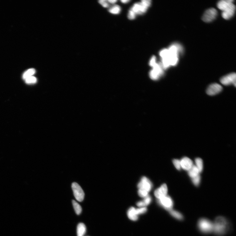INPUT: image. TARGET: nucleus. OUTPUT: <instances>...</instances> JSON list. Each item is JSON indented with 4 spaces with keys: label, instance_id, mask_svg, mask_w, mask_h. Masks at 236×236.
Returning <instances> with one entry per match:
<instances>
[{
    "label": "nucleus",
    "instance_id": "nucleus-1",
    "mask_svg": "<svg viewBox=\"0 0 236 236\" xmlns=\"http://www.w3.org/2000/svg\"><path fill=\"white\" fill-rule=\"evenodd\" d=\"M231 229V225L226 218L219 216L215 219L214 223V232L219 236L225 235Z\"/></svg>",
    "mask_w": 236,
    "mask_h": 236
},
{
    "label": "nucleus",
    "instance_id": "nucleus-2",
    "mask_svg": "<svg viewBox=\"0 0 236 236\" xmlns=\"http://www.w3.org/2000/svg\"><path fill=\"white\" fill-rule=\"evenodd\" d=\"M233 2L232 0H223L218 3V7L222 11V17L224 19H230L234 14L235 7Z\"/></svg>",
    "mask_w": 236,
    "mask_h": 236
},
{
    "label": "nucleus",
    "instance_id": "nucleus-3",
    "mask_svg": "<svg viewBox=\"0 0 236 236\" xmlns=\"http://www.w3.org/2000/svg\"><path fill=\"white\" fill-rule=\"evenodd\" d=\"M137 187L139 196L141 198H144L149 195L148 194L152 188V185L150 180L146 177L141 178Z\"/></svg>",
    "mask_w": 236,
    "mask_h": 236
},
{
    "label": "nucleus",
    "instance_id": "nucleus-4",
    "mask_svg": "<svg viewBox=\"0 0 236 236\" xmlns=\"http://www.w3.org/2000/svg\"><path fill=\"white\" fill-rule=\"evenodd\" d=\"M198 227L199 231L203 233L208 234L213 232L214 223L206 218H201L199 220Z\"/></svg>",
    "mask_w": 236,
    "mask_h": 236
},
{
    "label": "nucleus",
    "instance_id": "nucleus-5",
    "mask_svg": "<svg viewBox=\"0 0 236 236\" xmlns=\"http://www.w3.org/2000/svg\"><path fill=\"white\" fill-rule=\"evenodd\" d=\"M72 188L74 196L77 200L80 202L83 201L85 194L83 190L80 185L76 182L73 183Z\"/></svg>",
    "mask_w": 236,
    "mask_h": 236
},
{
    "label": "nucleus",
    "instance_id": "nucleus-6",
    "mask_svg": "<svg viewBox=\"0 0 236 236\" xmlns=\"http://www.w3.org/2000/svg\"><path fill=\"white\" fill-rule=\"evenodd\" d=\"M153 67V69L150 72V76L152 79H157L163 74L164 68L161 63H157Z\"/></svg>",
    "mask_w": 236,
    "mask_h": 236
},
{
    "label": "nucleus",
    "instance_id": "nucleus-7",
    "mask_svg": "<svg viewBox=\"0 0 236 236\" xmlns=\"http://www.w3.org/2000/svg\"><path fill=\"white\" fill-rule=\"evenodd\" d=\"M158 202L160 206L166 210L169 211L173 209V202L170 196L167 195L158 199Z\"/></svg>",
    "mask_w": 236,
    "mask_h": 236
},
{
    "label": "nucleus",
    "instance_id": "nucleus-8",
    "mask_svg": "<svg viewBox=\"0 0 236 236\" xmlns=\"http://www.w3.org/2000/svg\"><path fill=\"white\" fill-rule=\"evenodd\" d=\"M217 15V12L213 8L208 9L204 13L202 17L203 21L206 22H212L215 19Z\"/></svg>",
    "mask_w": 236,
    "mask_h": 236
},
{
    "label": "nucleus",
    "instance_id": "nucleus-9",
    "mask_svg": "<svg viewBox=\"0 0 236 236\" xmlns=\"http://www.w3.org/2000/svg\"><path fill=\"white\" fill-rule=\"evenodd\" d=\"M221 81L222 84L225 85H229L231 84L236 86V75L235 73L226 75L222 78Z\"/></svg>",
    "mask_w": 236,
    "mask_h": 236
},
{
    "label": "nucleus",
    "instance_id": "nucleus-10",
    "mask_svg": "<svg viewBox=\"0 0 236 236\" xmlns=\"http://www.w3.org/2000/svg\"><path fill=\"white\" fill-rule=\"evenodd\" d=\"M222 90V86L217 83H214L210 85L207 89V92L208 95H213L217 94L221 92Z\"/></svg>",
    "mask_w": 236,
    "mask_h": 236
},
{
    "label": "nucleus",
    "instance_id": "nucleus-11",
    "mask_svg": "<svg viewBox=\"0 0 236 236\" xmlns=\"http://www.w3.org/2000/svg\"><path fill=\"white\" fill-rule=\"evenodd\" d=\"M168 190L165 184L162 185L161 187L155 190L154 194L158 199L167 196Z\"/></svg>",
    "mask_w": 236,
    "mask_h": 236
},
{
    "label": "nucleus",
    "instance_id": "nucleus-12",
    "mask_svg": "<svg viewBox=\"0 0 236 236\" xmlns=\"http://www.w3.org/2000/svg\"><path fill=\"white\" fill-rule=\"evenodd\" d=\"M181 168L185 170L188 171L193 166L192 160L187 157H184L180 160Z\"/></svg>",
    "mask_w": 236,
    "mask_h": 236
},
{
    "label": "nucleus",
    "instance_id": "nucleus-13",
    "mask_svg": "<svg viewBox=\"0 0 236 236\" xmlns=\"http://www.w3.org/2000/svg\"><path fill=\"white\" fill-rule=\"evenodd\" d=\"M128 218L131 221H136L138 219L139 215L137 214L136 208L133 207H130L127 212Z\"/></svg>",
    "mask_w": 236,
    "mask_h": 236
},
{
    "label": "nucleus",
    "instance_id": "nucleus-14",
    "mask_svg": "<svg viewBox=\"0 0 236 236\" xmlns=\"http://www.w3.org/2000/svg\"><path fill=\"white\" fill-rule=\"evenodd\" d=\"M144 198L143 200L138 202L136 204L137 206L139 208L146 207V206L149 205L152 201V198L149 195Z\"/></svg>",
    "mask_w": 236,
    "mask_h": 236
},
{
    "label": "nucleus",
    "instance_id": "nucleus-15",
    "mask_svg": "<svg viewBox=\"0 0 236 236\" xmlns=\"http://www.w3.org/2000/svg\"><path fill=\"white\" fill-rule=\"evenodd\" d=\"M86 228L84 223H79L77 226V236H84L86 233Z\"/></svg>",
    "mask_w": 236,
    "mask_h": 236
},
{
    "label": "nucleus",
    "instance_id": "nucleus-16",
    "mask_svg": "<svg viewBox=\"0 0 236 236\" xmlns=\"http://www.w3.org/2000/svg\"><path fill=\"white\" fill-rule=\"evenodd\" d=\"M169 211L171 216L176 219L180 221H183L184 219L183 215L178 211L172 209Z\"/></svg>",
    "mask_w": 236,
    "mask_h": 236
},
{
    "label": "nucleus",
    "instance_id": "nucleus-17",
    "mask_svg": "<svg viewBox=\"0 0 236 236\" xmlns=\"http://www.w3.org/2000/svg\"><path fill=\"white\" fill-rule=\"evenodd\" d=\"M188 171L189 176L192 178L199 175V174L200 173L198 168L196 165H194Z\"/></svg>",
    "mask_w": 236,
    "mask_h": 236
},
{
    "label": "nucleus",
    "instance_id": "nucleus-18",
    "mask_svg": "<svg viewBox=\"0 0 236 236\" xmlns=\"http://www.w3.org/2000/svg\"><path fill=\"white\" fill-rule=\"evenodd\" d=\"M72 204L76 214L77 215L81 214L82 211V208L81 206L74 200L72 201Z\"/></svg>",
    "mask_w": 236,
    "mask_h": 236
},
{
    "label": "nucleus",
    "instance_id": "nucleus-19",
    "mask_svg": "<svg viewBox=\"0 0 236 236\" xmlns=\"http://www.w3.org/2000/svg\"><path fill=\"white\" fill-rule=\"evenodd\" d=\"M36 70L34 69H30L26 71L24 73L23 75V78L24 80L32 76V75L35 74Z\"/></svg>",
    "mask_w": 236,
    "mask_h": 236
},
{
    "label": "nucleus",
    "instance_id": "nucleus-20",
    "mask_svg": "<svg viewBox=\"0 0 236 236\" xmlns=\"http://www.w3.org/2000/svg\"><path fill=\"white\" fill-rule=\"evenodd\" d=\"M195 162L196 166L198 169L199 172H201L203 170V167L202 160L200 158H196L195 160Z\"/></svg>",
    "mask_w": 236,
    "mask_h": 236
},
{
    "label": "nucleus",
    "instance_id": "nucleus-21",
    "mask_svg": "<svg viewBox=\"0 0 236 236\" xmlns=\"http://www.w3.org/2000/svg\"><path fill=\"white\" fill-rule=\"evenodd\" d=\"M109 11L110 13L113 14H118L120 12L121 8L118 5H114L110 8Z\"/></svg>",
    "mask_w": 236,
    "mask_h": 236
},
{
    "label": "nucleus",
    "instance_id": "nucleus-22",
    "mask_svg": "<svg viewBox=\"0 0 236 236\" xmlns=\"http://www.w3.org/2000/svg\"><path fill=\"white\" fill-rule=\"evenodd\" d=\"M141 3H137L134 4L131 9L136 14L140 15Z\"/></svg>",
    "mask_w": 236,
    "mask_h": 236
},
{
    "label": "nucleus",
    "instance_id": "nucleus-23",
    "mask_svg": "<svg viewBox=\"0 0 236 236\" xmlns=\"http://www.w3.org/2000/svg\"><path fill=\"white\" fill-rule=\"evenodd\" d=\"M25 80L26 83L29 84L35 83L37 81L36 78L33 76L30 77Z\"/></svg>",
    "mask_w": 236,
    "mask_h": 236
},
{
    "label": "nucleus",
    "instance_id": "nucleus-24",
    "mask_svg": "<svg viewBox=\"0 0 236 236\" xmlns=\"http://www.w3.org/2000/svg\"><path fill=\"white\" fill-rule=\"evenodd\" d=\"M200 175H199L195 177L192 178V182H193V184L195 185L198 186L200 183Z\"/></svg>",
    "mask_w": 236,
    "mask_h": 236
},
{
    "label": "nucleus",
    "instance_id": "nucleus-25",
    "mask_svg": "<svg viewBox=\"0 0 236 236\" xmlns=\"http://www.w3.org/2000/svg\"><path fill=\"white\" fill-rule=\"evenodd\" d=\"M173 163L175 168L178 170H180L182 168H181L180 160L177 159H173Z\"/></svg>",
    "mask_w": 236,
    "mask_h": 236
},
{
    "label": "nucleus",
    "instance_id": "nucleus-26",
    "mask_svg": "<svg viewBox=\"0 0 236 236\" xmlns=\"http://www.w3.org/2000/svg\"><path fill=\"white\" fill-rule=\"evenodd\" d=\"M136 212L138 215L143 214L146 212L147 208L146 207H140L136 208Z\"/></svg>",
    "mask_w": 236,
    "mask_h": 236
},
{
    "label": "nucleus",
    "instance_id": "nucleus-27",
    "mask_svg": "<svg viewBox=\"0 0 236 236\" xmlns=\"http://www.w3.org/2000/svg\"><path fill=\"white\" fill-rule=\"evenodd\" d=\"M136 13H135L131 9L129 11L128 14V17L130 20L134 19L136 17Z\"/></svg>",
    "mask_w": 236,
    "mask_h": 236
},
{
    "label": "nucleus",
    "instance_id": "nucleus-28",
    "mask_svg": "<svg viewBox=\"0 0 236 236\" xmlns=\"http://www.w3.org/2000/svg\"><path fill=\"white\" fill-rule=\"evenodd\" d=\"M141 3L148 8L151 5V1L150 0H143L141 1Z\"/></svg>",
    "mask_w": 236,
    "mask_h": 236
},
{
    "label": "nucleus",
    "instance_id": "nucleus-29",
    "mask_svg": "<svg viewBox=\"0 0 236 236\" xmlns=\"http://www.w3.org/2000/svg\"><path fill=\"white\" fill-rule=\"evenodd\" d=\"M156 63V58L155 56H153L150 59V65L151 67H153Z\"/></svg>",
    "mask_w": 236,
    "mask_h": 236
},
{
    "label": "nucleus",
    "instance_id": "nucleus-30",
    "mask_svg": "<svg viewBox=\"0 0 236 236\" xmlns=\"http://www.w3.org/2000/svg\"><path fill=\"white\" fill-rule=\"evenodd\" d=\"M100 4L105 8L108 7L109 6V4L108 1L105 0H102L99 1Z\"/></svg>",
    "mask_w": 236,
    "mask_h": 236
},
{
    "label": "nucleus",
    "instance_id": "nucleus-31",
    "mask_svg": "<svg viewBox=\"0 0 236 236\" xmlns=\"http://www.w3.org/2000/svg\"><path fill=\"white\" fill-rule=\"evenodd\" d=\"M108 1V3H110L111 4H114L116 3L117 1H116V0H109V1Z\"/></svg>",
    "mask_w": 236,
    "mask_h": 236
},
{
    "label": "nucleus",
    "instance_id": "nucleus-32",
    "mask_svg": "<svg viewBox=\"0 0 236 236\" xmlns=\"http://www.w3.org/2000/svg\"><path fill=\"white\" fill-rule=\"evenodd\" d=\"M129 1H128V0H123V1H121V2L123 3H127Z\"/></svg>",
    "mask_w": 236,
    "mask_h": 236
}]
</instances>
